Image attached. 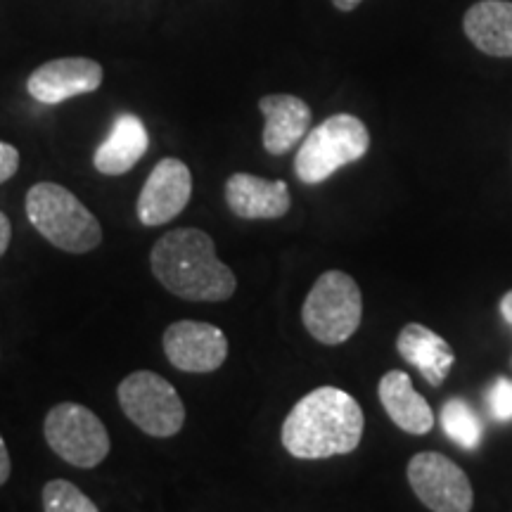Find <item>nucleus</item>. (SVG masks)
I'll use <instances>...</instances> for the list:
<instances>
[{
	"label": "nucleus",
	"instance_id": "25",
	"mask_svg": "<svg viewBox=\"0 0 512 512\" xmlns=\"http://www.w3.org/2000/svg\"><path fill=\"white\" fill-rule=\"evenodd\" d=\"M361 3H363V0H332V5H335L339 12H351L354 8H358Z\"/></svg>",
	"mask_w": 512,
	"mask_h": 512
},
{
	"label": "nucleus",
	"instance_id": "1",
	"mask_svg": "<svg viewBox=\"0 0 512 512\" xmlns=\"http://www.w3.org/2000/svg\"><path fill=\"white\" fill-rule=\"evenodd\" d=\"M363 430L366 418L354 396L339 387H318L294 403L280 439L292 458L325 460L356 451Z\"/></svg>",
	"mask_w": 512,
	"mask_h": 512
},
{
	"label": "nucleus",
	"instance_id": "22",
	"mask_svg": "<svg viewBox=\"0 0 512 512\" xmlns=\"http://www.w3.org/2000/svg\"><path fill=\"white\" fill-rule=\"evenodd\" d=\"M10 472H12V460H10V451L8 446H5L3 437H0V486L10 479Z\"/></svg>",
	"mask_w": 512,
	"mask_h": 512
},
{
	"label": "nucleus",
	"instance_id": "11",
	"mask_svg": "<svg viewBox=\"0 0 512 512\" xmlns=\"http://www.w3.org/2000/svg\"><path fill=\"white\" fill-rule=\"evenodd\" d=\"M102 67L88 57H60L50 60L29 76L27 91L43 105H60L64 100L93 93L102 86Z\"/></svg>",
	"mask_w": 512,
	"mask_h": 512
},
{
	"label": "nucleus",
	"instance_id": "15",
	"mask_svg": "<svg viewBox=\"0 0 512 512\" xmlns=\"http://www.w3.org/2000/svg\"><path fill=\"white\" fill-rule=\"evenodd\" d=\"M377 396H380L384 413L399 430L415 434V437L432 432L434 413L430 403L425 396L415 392L413 380L403 370H389L377 384Z\"/></svg>",
	"mask_w": 512,
	"mask_h": 512
},
{
	"label": "nucleus",
	"instance_id": "17",
	"mask_svg": "<svg viewBox=\"0 0 512 512\" xmlns=\"http://www.w3.org/2000/svg\"><path fill=\"white\" fill-rule=\"evenodd\" d=\"M472 46L491 57H512V0H479L463 17Z\"/></svg>",
	"mask_w": 512,
	"mask_h": 512
},
{
	"label": "nucleus",
	"instance_id": "20",
	"mask_svg": "<svg viewBox=\"0 0 512 512\" xmlns=\"http://www.w3.org/2000/svg\"><path fill=\"white\" fill-rule=\"evenodd\" d=\"M489 408L498 422L512 420V380L508 377H496L489 389Z\"/></svg>",
	"mask_w": 512,
	"mask_h": 512
},
{
	"label": "nucleus",
	"instance_id": "4",
	"mask_svg": "<svg viewBox=\"0 0 512 512\" xmlns=\"http://www.w3.org/2000/svg\"><path fill=\"white\" fill-rule=\"evenodd\" d=\"M368 150V126L354 114H332L306 133L294 157V174L304 185L325 183L339 169L366 157Z\"/></svg>",
	"mask_w": 512,
	"mask_h": 512
},
{
	"label": "nucleus",
	"instance_id": "14",
	"mask_svg": "<svg viewBox=\"0 0 512 512\" xmlns=\"http://www.w3.org/2000/svg\"><path fill=\"white\" fill-rule=\"evenodd\" d=\"M396 351L432 387H441L448 373H451V368L456 366V354L448 347L446 339L420 323H408L399 332Z\"/></svg>",
	"mask_w": 512,
	"mask_h": 512
},
{
	"label": "nucleus",
	"instance_id": "8",
	"mask_svg": "<svg viewBox=\"0 0 512 512\" xmlns=\"http://www.w3.org/2000/svg\"><path fill=\"white\" fill-rule=\"evenodd\" d=\"M408 484L432 512H470L475 503V491L463 467L437 451H422L411 458Z\"/></svg>",
	"mask_w": 512,
	"mask_h": 512
},
{
	"label": "nucleus",
	"instance_id": "19",
	"mask_svg": "<svg viewBox=\"0 0 512 512\" xmlns=\"http://www.w3.org/2000/svg\"><path fill=\"white\" fill-rule=\"evenodd\" d=\"M43 510L46 512H100L79 486L67 479H53L43 486Z\"/></svg>",
	"mask_w": 512,
	"mask_h": 512
},
{
	"label": "nucleus",
	"instance_id": "6",
	"mask_svg": "<svg viewBox=\"0 0 512 512\" xmlns=\"http://www.w3.org/2000/svg\"><path fill=\"white\" fill-rule=\"evenodd\" d=\"M121 411L138 430L157 439L176 437L185 425L181 394L169 380L152 370H138L124 377L117 389Z\"/></svg>",
	"mask_w": 512,
	"mask_h": 512
},
{
	"label": "nucleus",
	"instance_id": "13",
	"mask_svg": "<svg viewBox=\"0 0 512 512\" xmlns=\"http://www.w3.org/2000/svg\"><path fill=\"white\" fill-rule=\"evenodd\" d=\"M228 209L238 219H283L292 207L290 188L285 181H266L252 174H233L226 183Z\"/></svg>",
	"mask_w": 512,
	"mask_h": 512
},
{
	"label": "nucleus",
	"instance_id": "24",
	"mask_svg": "<svg viewBox=\"0 0 512 512\" xmlns=\"http://www.w3.org/2000/svg\"><path fill=\"white\" fill-rule=\"evenodd\" d=\"M498 311H501L503 320H505V323H508L510 328H512V290L503 294L501 304H498Z\"/></svg>",
	"mask_w": 512,
	"mask_h": 512
},
{
	"label": "nucleus",
	"instance_id": "12",
	"mask_svg": "<svg viewBox=\"0 0 512 512\" xmlns=\"http://www.w3.org/2000/svg\"><path fill=\"white\" fill-rule=\"evenodd\" d=\"M259 110L266 119L261 140H264V150L268 155H287L311 131V107L297 95H264L259 100Z\"/></svg>",
	"mask_w": 512,
	"mask_h": 512
},
{
	"label": "nucleus",
	"instance_id": "21",
	"mask_svg": "<svg viewBox=\"0 0 512 512\" xmlns=\"http://www.w3.org/2000/svg\"><path fill=\"white\" fill-rule=\"evenodd\" d=\"M19 169V150L15 145L0 140V185L10 181Z\"/></svg>",
	"mask_w": 512,
	"mask_h": 512
},
{
	"label": "nucleus",
	"instance_id": "3",
	"mask_svg": "<svg viewBox=\"0 0 512 512\" xmlns=\"http://www.w3.org/2000/svg\"><path fill=\"white\" fill-rule=\"evenodd\" d=\"M27 216L36 233L62 252L86 254L102 242L100 221L93 211L57 183H36L27 192Z\"/></svg>",
	"mask_w": 512,
	"mask_h": 512
},
{
	"label": "nucleus",
	"instance_id": "9",
	"mask_svg": "<svg viewBox=\"0 0 512 512\" xmlns=\"http://www.w3.org/2000/svg\"><path fill=\"white\" fill-rule=\"evenodd\" d=\"M164 354L183 373H214L228 358L221 328L202 320H178L164 330Z\"/></svg>",
	"mask_w": 512,
	"mask_h": 512
},
{
	"label": "nucleus",
	"instance_id": "18",
	"mask_svg": "<svg viewBox=\"0 0 512 512\" xmlns=\"http://www.w3.org/2000/svg\"><path fill=\"white\" fill-rule=\"evenodd\" d=\"M441 427L458 446L475 451L482 441V420L465 401L451 399L441 408Z\"/></svg>",
	"mask_w": 512,
	"mask_h": 512
},
{
	"label": "nucleus",
	"instance_id": "10",
	"mask_svg": "<svg viewBox=\"0 0 512 512\" xmlns=\"http://www.w3.org/2000/svg\"><path fill=\"white\" fill-rule=\"evenodd\" d=\"M192 197V174L181 159L166 157L150 171L138 197V219L155 228L174 221Z\"/></svg>",
	"mask_w": 512,
	"mask_h": 512
},
{
	"label": "nucleus",
	"instance_id": "7",
	"mask_svg": "<svg viewBox=\"0 0 512 512\" xmlns=\"http://www.w3.org/2000/svg\"><path fill=\"white\" fill-rule=\"evenodd\" d=\"M43 434L57 456L81 470L98 467L112 446L105 422L91 408L72 401L50 408Z\"/></svg>",
	"mask_w": 512,
	"mask_h": 512
},
{
	"label": "nucleus",
	"instance_id": "23",
	"mask_svg": "<svg viewBox=\"0 0 512 512\" xmlns=\"http://www.w3.org/2000/svg\"><path fill=\"white\" fill-rule=\"evenodd\" d=\"M10 238H12V223H10L8 216H5L3 211H0V256L8 252Z\"/></svg>",
	"mask_w": 512,
	"mask_h": 512
},
{
	"label": "nucleus",
	"instance_id": "5",
	"mask_svg": "<svg viewBox=\"0 0 512 512\" xmlns=\"http://www.w3.org/2000/svg\"><path fill=\"white\" fill-rule=\"evenodd\" d=\"M304 328L325 347H339L356 335L363 320L361 287L349 273L325 271L302 306Z\"/></svg>",
	"mask_w": 512,
	"mask_h": 512
},
{
	"label": "nucleus",
	"instance_id": "16",
	"mask_svg": "<svg viewBox=\"0 0 512 512\" xmlns=\"http://www.w3.org/2000/svg\"><path fill=\"white\" fill-rule=\"evenodd\" d=\"M150 147V136L143 119L136 114H119L112 131L93 155V166L102 176H121L131 171Z\"/></svg>",
	"mask_w": 512,
	"mask_h": 512
},
{
	"label": "nucleus",
	"instance_id": "2",
	"mask_svg": "<svg viewBox=\"0 0 512 512\" xmlns=\"http://www.w3.org/2000/svg\"><path fill=\"white\" fill-rule=\"evenodd\" d=\"M155 278L185 302H228L235 273L216 256L214 240L200 228H176L155 242L150 254Z\"/></svg>",
	"mask_w": 512,
	"mask_h": 512
}]
</instances>
